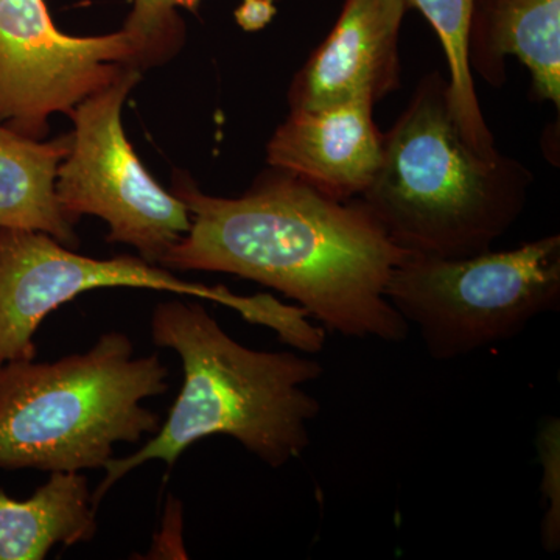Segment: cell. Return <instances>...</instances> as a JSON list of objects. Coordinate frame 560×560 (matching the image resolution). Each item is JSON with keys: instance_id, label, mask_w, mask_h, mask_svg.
Masks as SVG:
<instances>
[{"instance_id": "cell-1", "label": "cell", "mask_w": 560, "mask_h": 560, "mask_svg": "<svg viewBox=\"0 0 560 560\" xmlns=\"http://www.w3.org/2000/svg\"><path fill=\"white\" fill-rule=\"evenodd\" d=\"M172 194L189 209L190 230L161 267L254 280L345 337L407 340L410 324L390 305L386 287L410 253L360 198L334 200L275 167L241 198L202 194L184 172H175Z\"/></svg>"}, {"instance_id": "cell-2", "label": "cell", "mask_w": 560, "mask_h": 560, "mask_svg": "<svg viewBox=\"0 0 560 560\" xmlns=\"http://www.w3.org/2000/svg\"><path fill=\"white\" fill-rule=\"evenodd\" d=\"M151 338L178 353L184 383L168 418L140 451L113 458L92 492L94 506L125 475L149 460L168 467L195 442L224 434L272 469L311 445L308 423L320 405L304 386L323 364L293 352H260L231 338L198 301L161 302L151 316Z\"/></svg>"}, {"instance_id": "cell-3", "label": "cell", "mask_w": 560, "mask_h": 560, "mask_svg": "<svg viewBox=\"0 0 560 560\" xmlns=\"http://www.w3.org/2000/svg\"><path fill=\"white\" fill-rule=\"evenodd\" d=\"M533 183L523 162L467 145L448 80L433 70L383 132L381 165L360 200L407 253L463 259L488 253L511 230Z\"/></svg>"}, {"instance_id": "cell-4", "label": "cell", "mask_w": 560, "mask_h": 560, "mask_svg": "<svg viewBox=\"0 0 560 560\" xmlns=\"http://www.w3.org/2000/svg\"><path fill=\"white\" fill-rule=\"evenodd\" d=\"M158 355L135 357L121 331L55 363L0 366V469H105L117 442L156 434L162 420L142 401L171 388Z\"/></svg>"}, {"instance_id": "cell-5", "label": "cell", "mask_w": 560, "mask_h": 560, "mask_svg": "<svg viewBox=\"0 0 560 560\" xmlns=\"http://www.w3.org/2000/svg\"><path fill=\"white\" fill-rule=\"evenodd\" d=\"M386 298L418 327L431 359L470 355L559 311L560 237L463 259L410 254L390 275Z\"/></svg>"}, {"instance_id": "cell-6", "label": "cell", "mask_w": 560, "mask_h": 560, "mask_svg": "<svg viewBox=\"0 0 560 560\" xmlns=\"http://www.w3.org/2000/svg\"><path fill=\"white\" fill-rule=\"evenodd\" d=\"M171 291L234 308L253 324L278 335L293 326V308L271 294L238 296L223 285L176 278L142 257L92 259L80 256L46 232L0 228V366L35 359L33 335L61 305L97 289Z\"/></svg>"}, {"instance_id": "cell-7", "label": "cell", "mask_w": 560, "mask_h": 560, "mask_svg": "<svg viewBox=\"0 0 560 560\" xmlns=\"http://www.w3.org/2000/svg\"><path fill=\"white\" fill-rule=\"evenodd\" d=\"M140 79L142 72L127 66L72 110V145L58 167L55 190L73 223L98 217L109 226L106 241L130 245L143 260L161 265L189 232L190 213L147 172L125 136L121 108Z\"/></svg>"}, {"instance_id": "cell-8", "label": "cell", "mask_w": 560, "mask_h": 560, "mask_svg": "<svg viewBox=\"0 0 560 560\" xmlns=\"http://www.w3.org/2000/svg\"><path fill=\"white\" fill-rule=\"evenodd\" d=\"M136 55L124 28L70 36L55 25L44 0H0V120L27 138H46L50 116H70L127 66L136 69Z\"/></svg>"}, {"instance_id": "cell-9", "label": "cell", "mask_w": 560, "mask_h": 560, "mask_svg": "<svg viewBox=\"0 0 560 560\" xmlns=\"http://www.w3.org/2000/svg\"><path fill=\"white\" fill-rule=\"evenodd\" d=\"M408 10V0H342L334 28L291 80L290 109L350 101L375 105L399 91V38Z\"/></svg>"}, {"instance_id": "cell-10", "label": "cell", "mask_w": 560, "mask_h": 560, "mask_svg": "<svg viewBox=\"0 0 560 560\" xmlns=\"http://www.w3.org/2000/svg\"><path fill=\"white\" fill-rule=\"evenodd\" d=\"M372 109L368 101L290 109L268 142V164L334 200L360 198L382 161L383 132Z\"/></svg>"}, {"instance_id": "cell-11", "label": "cell", "mask_w": 560, "mask_h": 560, "mask_svg": "<svg viewBox=\"0 0 560 560\" xmlns=\"http://www.w3.org/2000/svg\"><path fill=\"white\" fill-rule=\"evenodd\" d=\"M530 73V98L560 108V0H474L467 62L489 86L508 80V58Z\"/></svg>"}, {"instance_id": "cell-12", "label": "cell", "mask_w": 560, "mask_h": 560, "mask_svg": "<svg viewBox=\"0 0 560 560\" xmlns=\"http://www.w3.org/2000/svg\"><path fill=\"white\" fill-rule=\"evenodd\" d=\"M70 135L50 142L27 138L0 120V228L46 232L68 248L80 243L57 198L58 167Z\"/></svg>"}, {"instance_id": "cell-13", "label": "cell", "mask_w": 560, "mask_h": 560, "mask_svg": "<svg viewBox=\"0 0 560 560\" xmlns=\"http://www.w3.org/2000/svg\"><path fill=\"white\" fill-rule=\"evenodd\" d=\"M88 478L80 471H50L28 500L0 490V560H43L57 545L91 541L97 521Z\"/></svg>"}, {"instance_id": "cell-14", "label": "cell", "mask_w": 560, "mask_h": 560, "mask_svg": "<svg viewBox=\"0 0 560 560\" xmlns=\"http://www.w3.org/2000/svg\"><path fill=\"white\" fill-rule=\"evenodd\" d=\"M408 5L423 14L440 38L451 73L452 110L460 136L481 156H495V138L486 124L467 62V31L474 0H408Z\"/></svg>"}, {"instance_id": "cell-15", "label": "cell", "mask_w": 560, "mask_h": 560, "mask_svg": "<svg viewBox=\"0 0 560 560\" xmlns=\"http://www.w3.org/2000/svg\"><path fill=\"white\" fill-rule=\"evenodd\" d=\"M200 0H135L124 31L135 39L136 69L164 65L183 47L186 27L176 7H194Z\"/></svg>"}, {"instance_id": "cell-16", "label": "cell", "mask_w": 560, "mask_h": 560, "mask_svg": "<svg viewBox=\"0 0 560 560\" xmlns=\"http://www.w3.org/2000/svg\"><path fill=\"white\" fill-rule=\"evenodd\" d=\"M541 464V495L547 503L540 525L541 545L548 552L560 548V422L547 419L537 436Z\"/></svg>"}, {"instance_id": "cell-17", "label": "cell", "mask_w": 560, "mask_h": 560, "mask_svg": "<svg viewBox=\"0 0 560 560\" xmlns=\"http://www.w3.org/2000/svg\"><path fill=\"white\" fill-rule=\"evenodd\" d=\"M275 0H245L237 10V21L245 31H259L276 14Z\"/></svg>"}]
</instances>
